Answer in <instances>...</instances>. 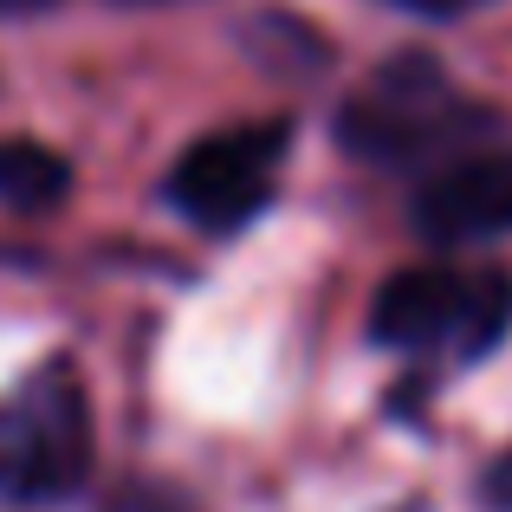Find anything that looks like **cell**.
Segmentation results:
<instances>
[{
    "label": "cell",
    "mask_w": 512,
    "mask_h": 512,
    "mask_svg": "<svg viewBox=\"0 0 512 512\" xmlns=\"http://www.w3.org/2000/svg\"><path fill=\"white\" fill-rule=\"evenodd\" d=\"M65 188H72V169H65L59 150H46V143H0V208L13 214H46L52 201H65Z\"/></svg>",
    "instance_id": "8992f818"
},
{
    "label": "cell",
    "mask_w": 512,
    "mask_h": 512,
    "mask_svg": "<svg viewBox=\"0 0 512 512\" xmlns=\"http://www.w3.org/2000/svg\"><path fill=\"white\" fill-rule=\"evenodd\" d=\"M467 305H474V273L448 266H402L376 286L370 299V338L389 350H461Z\"/></svg>",
    "instance_id": "5b68a950"
},
{
    "label": "cell",
    "mask_w": 512,
    "mask_h": 512,
    "mask_svg": "<svg viewBox=\"0 0 512 512\" xmlns=\"http://www.w3.org/2000/svg\"><path fill=\"white\" fill-rule=\"evenodd\" d=\"M500 130L487 104H474L428 52H396L350 91L338 111V150L370 169H415V163H454L467 143Z\"/></svg>",
    "instance_id": "6da1fadb"
},
{
    "label": "cell",
    "mask_w": 512,
    "mask_h": 512,
    "mask_svg": "<svg viewBox=\"0 0 512 512\" xmlns=\"http://www.w3.org/2000/svg\"><path fill=\"white\" fill-rule=\"evenodd\" d=\"M59 0H0V20H26V13H46Z\"/></svg>",
    "instance_id": "9c48e42d"
},
{
    "label": "cell",
    "mask_w": 512,
    "mask_h": 512,
    "mask_svg": "<svg viewBox=\"0 0 512 512\" xmlns=\"http://www.w3.org/2000/svg\"><path fill=\"white\" fill-rule=\"evenodd\" d=\"M124 7H163V0H124Z\"/></svg>",
    "instance_id": "8fae6325"
},
{
    "label": "cell",
    "mask_w": 512,
    "mask_h": 512,
    "mask_svg": "<svg viewBox=\"0 0 512 512\" xmlns=\"http://www.w3.org/2000/svg\"><path fill=\"white\" fill-rule=\"evenodd\" d=\"M512 331V279L506 273H474V305H467V331H461V350L454 357L474 363L487 350H500Z\"/></svg>",
    "instance_id": "52a82bcc"
},
{
    "label": "cell",
    "mask_w": 512,
    "mask_h": 512,
    "mask_svg": "<svg viewBox=\"0 0 512 512\" xmlns=\"http://www.w3.org/2000/svg\"><path fill=\"white\" fill-rule=\"evenodd\" d=\"M409 221L428 247H487L512 234V156L467 150L428 169L409 201Z\"/></svg>",
    "instance_id": "277c9868"
},
{
    "label": "cell",
    "mask_w": 512,
    "mask_h": 512,
    "mask_svg": "<svg viewBox=\"0 0 512 512\" xmlns=\"http://www.w3.org/2000/svg\"><path fill=\"white\" fill-rule=\"evenodd\" d=\"M389 7H402V13H422V20H461V13H480V7H493V0H389Z\"/></svg>",
    "instance_id": "ba28073f"
},
{
    "label": "cell",
    "mask_w": 512,
    "mask_h": 512,
    "mask_svg": "<svg viewBox=\"0 0 512 512\" xmlns=\"http://www.w3.org/2000/svg\"><path fill=\"white\" fill-rule=\"evenodd\" d=\"M130 512H188V506H175V500H169V493H143V500H137V506H130Z\"/></svg>",
    "instance_id": "30bf717a"
},
{
    "label": "cell",
    "mask_w": 512,
    "mask_h": 512,
    "mask_svg": "<svg viewBox=\"0 0 512 512\" xmlns=\"http://www.w3.org/2000/svg\"><path fill=\"white\" fill-rule=\"evenodd\" d=\"M91 402L72 363H39L0 402V500L59 506L91 480Z\"/></svg>",
    "instance_id": "7a4b0ae2"
},
{
    "label": "cell",
    "mask_w": 512,
    "mask_h": 512,
    "mask_svg": "<svg viewBox=\"0 0 512 512\" xmlns=\"http://www.w3.org/2000/svg\"><path fill=\"white\" fill-rule=\"evenodd\" d=\"M292 150V124H234L214 130V137L188 143L182 163L169 169L163 195L188 227H208V234H234L253 214L266 208L279 182V163Z\"/></svg>",
    "instance_id": "3957f363"
}]
</instances>
